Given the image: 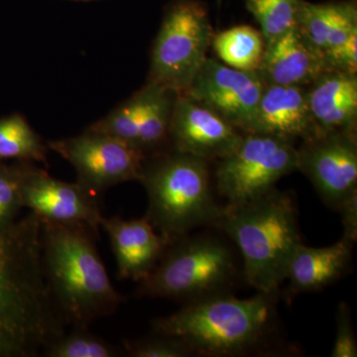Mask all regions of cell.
Here are the masks:
<instances>
[{"instance_id": "obj_30", "label": "cell", "mask_w": 357, "mask_h": 357, "mask_svg": "<svg viewBox=\"0 0 357 357\" xmlns=\"http://www.w3.org/2000/svg\"><path fill=\"white\" fill-rule=\"evenodd\" d=\"M342 215L344 236L342 238L351 243L357 241V192L340 204L337 210Z\"/></svg>"}, {"instance_id": "obj_23", "label": "cell", "mask_w": 357, "mask_h": 357, "mask_svg": "<svg viewBox=\"0 0 357 357\" xmlns=\"http://www.w3.org/2000/svg\"><path fill=\"white\" fill-rule=\"evenodd\" d=\"M305 0H244L260 25L265 46L297 27Z\"/></svg>"}, {"instance_id": "obj_26", "label": "cell", "mask_w": 357, "mask_h": 357, "mask_svg": "<svg viewBox=\"0 0 357 357\" xmlns=\"http://www.w3.org/2000/svg\"><path fill=\"white\" fill-rule=\"evenodd\" d=\"M32 162L16 161L6 164L0 161V230L16 222L23 208L22 185Z\"/></svg>"}, {"instance_id": "obj_25", "label": "cell", "mask_w": 357, "mask_h": 357, "mask_svg": "<svg viewBox=\"0 0 357 357\" xmlns=\"http://www.w3.org/2000/svg\"><path fill=\"white\" fill-rule=\"evenodd\" d=\"M140 91L86 130L105 134L138 150L141 121ZM141 152V151H140Z\"/></svg>"}, {"instance_id": "obj_28", "label": "cell", "mask_w": 357, "mask_h": 357, "mask_svg": "<svg viewBox=\"0 0 357 357\" xmlns=\"http://www.w3.org/2000/svg\"><path fill=\"white\" fill-rule=\"evenodd\" d=\"M332 357H356L357 342L349 304L340 303L337 312V335L333 344Z\"/></svg>"}, {"instance_id": "obj_19", "label": "cell", "mask_w": 357, "mask_h": 357, "mask_svg": "<svg viewBox=\"0 0 357 357\" xmlns=\"http://www.w3.org/2000/svg\"><path fill=\"white\" fill-rule=\"evenodd\" d=\"M297 27L312 48L324 56L356 31V0L324 3L304 1Z\"/></svg>"}, {"instance_id": "obj_18", "label": "cell", "mask_w": 357, "mask_h": 357, "mask_svg": "<svg viewBox=\"0 0 357 357\" xmlns=\"http://www.w3.org/2000/svg\"><path fill=\"white\" fill-rule=\"evenodd\" d=\"M354 246L342 237L326 248H309L301 243L288 267L289 292H314L340 280L351 265Z\"/></svg>"}, {"instance_id": "obj_2", "label": "cell", "mask_w": 357, "mask_h": 357, "mask_svg": "<svg viewBox=\"0 0 357 357\" xmlns=\"http://www.w3.org/2000/svg\"><path fill=\"white\" fill-rule=\"evenodd\" d=\"M41 220L47 288L65 326L89 328L123 302L96 248L98 234L84 223Z\"/></svg>"}, {"instance_id": "obj_20", "label": "cell", "mask_w": 357, "mask_h": 357, "mask_svg": "<svg viewBox=\"0 0 357 357\" xmlns=\"http://www.w3.org/2000/svg\"><path fill=\"white\" fill-rule=\"evenodd\" d=\"M141 93V121L137 148L147 157L171 150L169 128L178 93L147 82Z\"/></svg>"}, {"instance_id": "obj_17", "label": "cell", "mask_w": 357, "mask_h": 357, "mask_svg": "<svg viewBox=\"0 0 357 357\" xmlns=\"http://www.w3.org/2000/svg\"><path fill=\"white\" fill-rule=\"evenodd\" d=\"M314 134L356 131V74L328 70L307 86Z\"/></svg>"}, {"instance_id": "obj_32", "label": "cell", "mask_w": 357, "mask_h": 357, "mask_svg": "<svg viewBox=\"0 0 357 357\" xmlns=\"http://www.w3.org/2000/svg\"><path fill=\"white\" fill-rule=\"evenodd\" d=\"M222 0H218V4L222 3Z\"/></svg>"}, {"instance_id": "obj_12", "label": "cell", "mask_w": 357, "mask_h": 357, "mask_svg": "<svg viewBox=\"0 0 357 357\" xmlns=\"http://www.w3.org/2000/svg\"><path fill=\"white\" fill-rule=\"evenodd\" d=\"M243 134L213 110L178 93L169 128L171 149L218 161L236 149Z\"/></svg>"}, {"instance_id": "obj_13", "label": "cell", "mask_w": 357, "mask_h": 357, "mask_svg": "<svg viewBox=\"0 0 357 357\" xmlns=\"http://www.w3.org/2000/svg\"><path fill=\"white\" fill-rule=\"evenodd\" d=\"M23 208L36 213L40 220L64 223H84L98 234L102 215L98 197L79 183L53 178L32 163L22 185Z\"/></svg>"}, {"instance_id": "obj_22", "label": "cell", "mask_w": 357, "mask_h": 357, "mask_svg": "<svg viewBox=\"0 0 357 357\" xmlns=\"http://www.w3.org/2000/svg\"><path fill=\"white\" fill-rule=\"evenodd\" d=\"M48 146L20 114L0 119V161L41 163L48 168Z\"/></svg>"}, {"instance_id": "obj_1", "label": "cell", "mask_w": 357, "mask_h": 357, "mask_svg": "<svg viewBox=\"0 0 357 357\" xmlns=\"http://www.w3.org/2000/svg\"><path fill=\"white\" fill-rule=\"evenodd\" d=\"M66 333L45 281L41 220L0 230V357H36Z\"/></svg>"}, {"instance_id": "obj_8", "label": "cell", "mask_w": 357, "mask_h": 357, "mask_svg": "<svg viewBox=\"0 0 357 357\" xmlns=\"http://www.w3.org/2000/svg\"><path fill=\"white\" fill-rule=\"evenodd\" d=\"M297 171V147L290 140L244 133L234 152L218 160L215 187L227 204L245 203L275 189L279 180Z\"/></svg>"}, {"instance_id": "obj_7", "label": "cell", "mask_w": 357, "mask_h": 357, "mask_svg": "<svg viewBox=\"0 0 357 357\" xmlns=\"http://www.w3.org/2000/svg\"><path fill=\"white\" fill-rule=\"evenodd\" d=\"M213 35L203 2L174 0L155 39L148 82L184 93L208 59Z\"/></svg>"}, {"instance_id": "obj_10", "label": "cell", "mask_w": 357, "mask_h": 357, "mask_svg": "<svg viewBox=\"0 0 357 357\" xmlns=\"http://www.w3.org/2000/svg\"><path fill=\"white\" fill-rule=\"evenodd\" d=\"M297 171L311 181L328 208L337 211L357 192L356 131L317 133L303 140Z\"/></svg>"}, {"instance_id": "obj_3", "label": "cell", "mask_w": 357, "mask_h": 357, "mask_svg": "<svg viewBox=\"0 0 357 357\" xmlns=\"http://www.w3.org/2000/svg\"><path fill=\"white\" fill-rule=\"evenodd\" d=\"M215 227L236 243L249 285L258 293L277 296L294 252L303 243L290 192L274 189L252 201L227 204Z\"/></svg>"}, {"instance_id": "obj_16", "label": "cell", "mask_w": 357, "mask_h": 357, "mask_svg": "<svg viewBox=\"0 0 357 357\" xmlns=\"http://www.w3.org/2000/svg\"><path fill=\"white\" fill-rule=\"evenodd\" d=\"M251 133L268 134L292 142L314 135L306 86L264 84Z\"/></svg>"}, {"instance_id": "obj_5", "label": "cell", "mask_w": 357, "mask_h": 357, "mask_svg": "<svg viewBox=\"0 0 357 357\" xmlns=\"http://www.w3.org/2000/svg\"><path fill=\"white\" fill-rule=\"evenodd\" d=\"M208 163L172 149L145 159L138 182L147 192L146 217L169 244L197 227H215L222 215Z\"/></svg>"}, {"instance_id": "obj_21", "label": "cell", "mask_w": 357, "mask_h": 357, "mask_svg": "<svg viewBox=\"0 0 357 357\" xmlns=\"http://www.w3.org/2000/svg\"><path fill=\"white\" fill-rule=\"evenodd\" d=\"M211 46L223 64L245 72L258 70L265 49L261 32L248 25L236 26L213 35Z\"/></svg>"}, {"instance_id": "obj_4", "label": "cell", "mask_w": 357, "mask_h": 357, "mask_svg": "<svg viewBox=\"0 0 357 357\" xmlns=\"http://www.w3.org/2000/svg\"><path fill=\"white\" fill-rule=\"evenodd\" d=\"M275 297L261 293L248 299H237L229 293L211 296L155 319L152 328L155 333L182 340L194 356H239L266 335Z\"/></svg>"}, {"instance_id": "obj_14", "label": "cell", "mask_w": 357, "mask_h": 357, "mask_svg": "<svg viewBox=\"0 0 357 357\" xmlns=\"http://www.w3.org/2000/svg\"><path fill=\"white\" fill-rule=\"evenodd\" d=\"M100 227L109 237L117 263V278L121 280H144L170 245L146 215L129 220L102 217Z\"/></svg>"}, {"instance_id": "obj_11", "label": "cell", "mask_w": 357, "mask_h": 357, "mask_svg": "<svg viewBox=\"0 0 357 357\" xmlns=\"http://www.w3.org/2000/svg\"><path fill=\"white\" fill-rule=\"evenodd\" d=\"M264 84L256 72L230 68L208 58L184 93L222 116L243 133H251Z\"/></svg>"}, {"instance_id": "obj_29", "label": "cell", "mask_w": 357, "mask_h": 357, "mask_svg": "<svg viewBox=\"0 0 357 357\" xmlns=\"http://www.w3.org/2000/svg\"><path fill=\"white\" fill-rule=\"evenodd\" d=\"M328 70L357 73V30L349 35L344 43L326 52L324 55Z\"/></svg>"}, {"instance_id": "obj_6", "label": "cell", "mask_w": 357, "mask_h": 357, "mask_svg": "<svg viewBox=\"0 0 357 357\" xmlns=\"http://www.w3.org/2000/svg\"><path fill=\"white\" fill-rule=\"evenodd\" d=\"M237 275L234 252L222 239L211 236L178 239L167 248L147 278L139 282V297L194 302L229 293Z\"/></svg>"}, {"instance_id": "obj_31", "label": "cell", "mask_w": 357, "mask_h": 357, "mask_svg": "<svg viewBox=\"0 0 357 357\" xmlns=\"http://www.w3.org/2000/svg\"><path fill=\"white\" fill-rule=\"evenodd\" d=\"M73 1H91V0H73Z\"/></svg>"}, {"instance_id": "obj_15", "label": "cell", "mask_w": 357, "mask_h": 357, "mask_svg": "<svg viewBox=\"0 0 357 357\" xmlns=\"http://www.w3.org/2000/svg\"><path fill=\"white\" fill-rule=\"evenodd\" d=\"M326 72L324 56L295 27L265 46L256 74L264 84L307 88Z\"/></svg>"}, {"instance_id": "obj_9", "label": "cell", "mask_w": 357, "mask_h": 357, "mask_svg": "<svg viewBox=\"0 0 357 357\" xmlns=\"http://www.w3.org/2000/svg\"><path fill=\"white\" fill-rule=\"evenodd\" d=\"M47 146L74 167L77 183L96 197L121 183L139 180L147 158L116 138L89 130L74 137L48 141Z\"/></svg>"}, {"instance_id": "obj_27", "label": "cell", "mask_w": 357, "mask_h": 357, "mask_svg": "<svg viewBox=\"0 0 357 357\" xmlns=\"http://www.w3.org/2000/svg\"><path fill=\"white\" fill-rule=\"evenodd\" d=\"M150 337L123 340L124 356L130 357H190L194 354L177 337L155 333Z\"/></svg>"}, {"instance_id": "obj_24", "label": "cell", "mask_w": 357, "mask_h": 357, "mask_svg": "<svg viewBox=\"0 0 357 357\" xmlns=\"http://www.w3.org/2000/svg\"><path fill=\"white\" fill-rule=\"evenodd\" d=\"M41 356L46 357H119L123 349L89 332V328H73L45 347Z\"/></svg>"}]
</instances>
